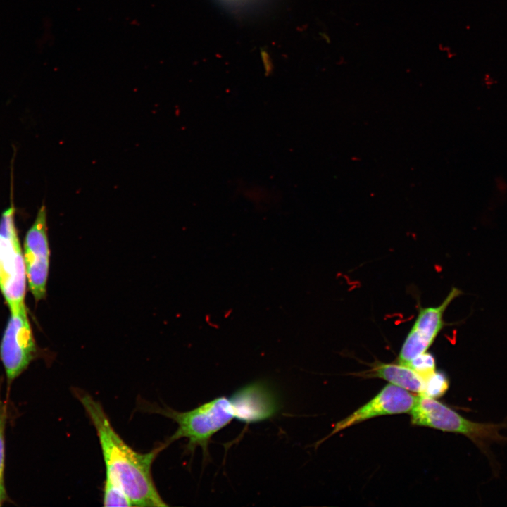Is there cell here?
<instances>
[{
    "label": "cell",
    "mask_w": 507,
    "mask_h": 507,
    "mask_svg": "<svg viewBox=\"0 0 507 507\" xmlns=\"http://www.w3.org/2000/svg\"><path fill=\"white\" fill-rule=\"evenodd\" d=\"M10 311L11 316L0 343V358L6 373L8 390L37 355V346L25 303Z\"/></svg>",
    "instance_id": "cell-5"
},
{
    "label": "cell",
    "mask_w": 507,
    "mask_h": 507,
    "mask_svg": "<svg viewBox=\"0 0 507 507\" xmlns=\"http://www.w3.org/2000/svg\"><path fill=\"white\" fill-rule=\"evenodd\" d=\"M416 397L406 389L392 384H387L370 401L338 422L326 438L374 417L408 413L413 408Z\"/></svg>",
    "instance_id": "cell-8"
},
{
    "label": "cell",
    "mask_w": 507,
    "mask_h": 507,
    "mask_svg": "<svg viewBox=\"0 0 507 507\" xmlns=\"http://www.w3.org/2000/svg\"><path fill=\"white\" fill-rule=\"evenodd\" d=\"M13 202L0 218V290L10 309L24 304L27 276Z\"/></svg>",
    "instance_id": "cell-4"
},
{
    "label": "cell",
    "mask_w": 507,
    "mask_h": 507,
    "mask_svg": "<svg viewBox=\"0 0 507 507\" xmlns=\"http://www.w3.org/2000/svg\"><path fill=\"white\" fill-rule=\"evenodd\" d=\"M47 212L42 204L23 245V258L29 290L37 302L46 297L49 271L50 249L47 233Z\"/></svg>",
    "instance_id": "cell-6"
},
{
    "label": "cell",
    "mask_w": 507,
    "mask_h": 507,
    "mask_svg": "<svg viewBox=\"0 0 507 507\" xmlns=\"http://www.w3.org/2000/svg\"><path fill=\"white\" fill-rule=\"evenodd\" d=\"M1 504H2V502H1V500H0V506H1Z\"/></svg>",
    "instance_id": "cell-14"
},
{
    "label": "cell",
    "mask_w": 507,
    "mask_h": 507,
    "mask_svg": "<svg viewBox=\"0 0 507 507\" xmlns=\"http://www.w3.org/2000/svg\"><path fill=\"white\" fill-rule=\"evenodd\" d=\"M413 425L444 432L461 434L470 439L479 449L492 459L489 446L493 442H507L500 430L507 427L501 423H477L469 420L434 398L420 394L409 412Z\"/></svg>",
    "instance_id": "cell-3"
},
{
    "label": "cell",
    "mask_w": 507,
    "mask_h": 507,
    "mask_svg": "<svg viewBox=\"0 0 507 507\" xmlns=\"http://www.w3.org/2000/svg\"><path fill=\"white\" fill-rule=\"evenodd\" d=\"M144 411L158 413L177 424L176 431L166 440V446L186 438L187 453H192L197 446L203 450L204 460L208 459V444L212 436L237 418L245 422V413L236 393L230 398L218 397L188 411H178L166 406L148 404Z\"/></svg>",
    "instance_id": "cell-2"
},
{
    "label": "cell",
    "mask_w": 507,
    "mask_h": 507,
    "mask_svg": "<svg viewBox=\"0 0 507 507\" xmlns=\"http://www.w3.org/2000/svg\"><path fill=\"white\" fill-rule=\"evenodd\" d=\"M404 365H407L412 368L425 380H426L436 371L435 359L434 356L431 353H427V351L418 356Z\"/></svg>",
    "instance_id": "cell-12"
},
{
    "label": "cell",
    "mask_w": 507,
    "mask_h": 507,
    "mask_svg": "<svg viewBox=\"0 0 507 507\" xmlns=\"http://www.w3.org/2000/svg\"><path fill=\"white\" fill-rule=\"evenodd\" d=\"M449 380L443 373L435 371L425 380V390L422 395L437 398L445 394L449 388Z\"/></svg>",
    "instance_id": "cell-13"
},
{
    "label": "cell",
    "mask_w": 507,
    "mask_h": 507,
    "mask_svg": "<svg viewBox=\"0 0 507 507\" xmlns=\"http://www.w3.org/2000/svg\"><path fill=\"white\" fill-rule=\"evenodd\" d=\"M73 392L96 430L106 466V477L125 492L134 506H167L155 486L151 473L153 462L166 446L163 444L147 453L134 450L114 430L99 401L81 389H73Z\"/></svg>",
    "instance_id": "cell-1"
},
{
    "label": "cell",
    "mask_w": 507,
    "mask_h": 507,
    "mask_svg": "<svg viewBox=\"0 0 507 507\" xmlns=\"http://www.w3.org/2000/svg\"><path fill=\"white\" fill-rule=\"evenodd\" d=\"M372 375L384 379L404 389L423 394L425 380L407 365L400 363H379L371 370Z\"/></svg>",
    "instance_id": "cell-9"
},
{
    "label": "cell",
    "mask_w": 507,
    "mask_h": 507,
    "mask_svg": "<svg viewBox=\"0 0 507 507\" xmlns=\"http://www.w3.org/2000/svg\"><path fill=\"white\" fill-rule=\"evenodd\" d=\"M103 504L105 506H134L125 492L107 477L104 486Z\"/></svg>",
    "instance_id": "cell-10"
},
{
    "label": "cell",
    "mask_w": 507,
    "mask_h": 507,
    "mask_svg": "<svg viewBox=\"0 0 507 507\" xmlns=\"http://www.w3.org/2000/svg\"><path fill=\"white\" fill-rule=\"evenodd\" d=\"M462 292L453 287L437 306L420 308L417 318L401 346L398 363L405 365L427 352L445 325L444 314Z\"/></svg>",
    "instance_id": "cell-7"
},
{
    "label": "cell",
    "mask_w": 507,
    "mask_h": 507,
    "mask_svg": "<svg viewBox=\"0 0 507 507\" xmlns=\"http://www.w3.org/2000/svg\"><path fill=\"white\" fill-rule=\"evenodd\" d=\"M8 418L7 401L0 396V500L2 503L8 499L4 482L5 468V432Z\"/></svg>",
    "instance_id": "cell-11"
}]
</instances>
